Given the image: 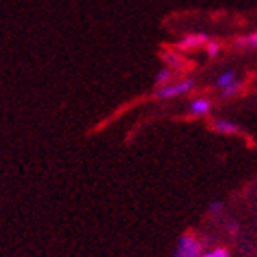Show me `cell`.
Masks as SVG:
<instances>
[{"mask_svg":"<svg viewBox=\"0 0 257 257\" xmlns=\"http://www.w3.org/2000/svg\"><path fill=\"white\" fill-rule=\"evenodd\" d=\"M209 39L204 35V33H191V35H186V37L177 44L178 52H188V50L200 48V46H206Z\"/></svg>","mask_w":257,"mask_h":257,"instance_id":"5","label":"cell"},{"mask_svg":"<svg viewBox=\"0 0 257 257\" xmlns=\"http://www.w3.org/2000/svg\"><path fill=\"white\" fill-rule=\"evenodd\" d=\"M241 88H242V83H237V85H233V86H230V88H226V90L220 92V96L222 97H233L241 92Z\"/></svg>","mask_w":257,"mask_h":257,"instance_id":"11","label":"cell"},{"mask_svg":"<svg viewBox=\"0 0 257 257\" xmlns=\"http://www.w3.org/2000/svg\"><path fill=\"white\" fill-rule=\"evenodd\" d=\"M211 131L219 134H224V136H241L242 134V128L235 123V121H231V119H226V118H215L211 121Z\"/></svg>","mask_w":257,"mask_h":257,"instance_id":"4","label":"cell"},{"mask_svg":"<svg viewBox=\"0 0 257 257\" xmlns=\"http://www.w3.org/2000/svg\"><path fill=\"white\" fill-rule=\"evenodd\" d=\"M173 257H200V242L197 237L191 233L180 237Z\"/></svg>","mask_w":257,"mask_h":257,"instance_id":"2","label":"cell"},{"mask_svg":"<svg viewBox=\"0 0 257 257\" xmlns=\"http://www.w3.org/2000/svg\"><path fill=\"white\" fill-rule=\"evenodd\" d=\"M164 61H166V66H169L171 70H178L184 66V59L182 55L177 52H167V54H164Z\"/></svg>","mask_w":257,"mask_h":257,"instance_id":"7","label":"cell"},{"mask_svg":"<svg viewBox=\"0 0 257 257\" xmlns=\"http://www.w3.org/2000/svg\"><path fill=\"white\" fill-rule=\"evenodd\" d=\"M239 46H244V48H257V30L252 33H248L244 37H241L237 41Z\"/></svg>","mask_w":257,"mask_h":257,"instance_id":"9","label":"cell"},{"mask_svg":"<svg viewBox=\"0 0 257 257\" xmlns=\"http://www.w3.org/2000/svg\"><path fill=\"white\" fill-rule=\"evenodd\" d=\"M173 77H175L173 70L169 68V66H164V68H160V70H158V74H156L155 85L156 86H164V85H167V83H171Z\"/></svg>","mask_w":257,"mask_h":257,"instance_id":"8","label":"cell"},{"mask_svg":"<svg viewBox=\"0 0 257 257\" xmlns=\"http://www.w3.org/2000/svg\"><path fill=\"white\" fill-rule=\"evenodd\" d=\"M213 110V101L206 96H197L189 101L188 112L193 118H206Z\"/></svg>","mask_w":257,"mask_h":257,"instance_id":"3","label":"cell"},{"mask_svg":"<svg viewBox=\"0 0 257 257\" xmlns=\"http://www.w3.org/2000/svg\"><path fill=\"white\" fill-rule=\"evenodd\" d=\"M200 257H230V253H228L226 248L217 246V248H213V250H208V252L200 253Z\"/></svg>","mask_w":257,"mask_h":257,"instance_id":"10","label":"cell"},{"mask_svg":"<svg viewBox=\"0 0 257 257\" xmlns=\"http://www.w3.org/2000/svg\"><path fill=\"white\" fill-rule=\"evenodd\" d=\"M237 83H241V81H239V75H237L235 70H224L222 74L217 75L215 88H219V90L222 92V90H226V88H230V86L237 85Z\"/></svg>","mask_w":257,"mask_h":257,"instance_id":"6","label":"cell"},{"mask_svg":"<svg viewBox=\"0 0 257 257\" xmlns=\"http://www.w3.org/2000/svg\"><path fill=\"white\" fill-rule=\"evenodd\" d=\"M206 52H208L209 57H217L220 52V44L215 43V41H208V44H206Z\"/></svg>","mask_w":257,"mask_h":257,"instance_id":"12","label":"cell"},{"mask_svg":"<svg viewBox=\"0 0 257 257\" xmlns=\"http://www.w3.org/2000/svg\"><path fill=\"white\" fill-rule=\"evenodd\" d=\"M195 88V79L182 77V79H173L164 86H156L155 97L156 99H175V97L186 96Z\"/></svg>","mask_w":257,"mask_h":257,"instance_id":"1","label":"cell"}]
</instances>
